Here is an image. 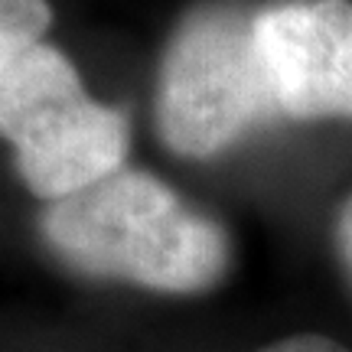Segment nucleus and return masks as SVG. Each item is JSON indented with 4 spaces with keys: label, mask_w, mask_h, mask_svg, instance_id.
Listing matches in <instances>:
<instances>
[{
    "label": "nucleus",
    "mask_w": 352,
    "mask_h": 352,
    "mask_svg": "<svg viewBox=\"0 0 352 352\" xmlns=\"http://www.w3.org/2000/svg\"><path fill=\"white\" fill-rule=\"evenodd\" d=\"M43 235L82 274L121 277L166 294L215 287L232 264L226 228L140 170H118L52 202L43 212Z\"/></svg>",
    "instance_id": "1"
},
{
    "label": "nucleus",
    "mask_w": 352,
    "mask_h": 352,
    "mask_svg": "<svg viewBox=\"0 0 352 352\" xmlns=\"http://www.w3.org/2000/svg\"><path fill=\"white\" fill-rule=\"evenodd\" d=\"M277 111L254 33L239 3H206L176 26L157 78V131L179 157H215Z\"/></svg>",
    "instance_id": "2"
},
{
    "label": "nucleus",
    "mask_w": 352,
    "mask_h": 352,
    "mask_svg": "<svg viewBox=\"0 0 352 352\" xmlns=\"http://www.w3.org/2000/svg\"><path fill=\"white\" fill-rule=\"evenodd\" d=\"M0 138L39 199H69L121 170L127 118L82 88L63 50L39 43L0 76Z\"/></svg>",
    "instance_id": "3"
},
{
    "label": "nucleus",
    "mask_w": 352,
    "mask_h": 352,
    "mask_svg": "<svg viewBox=\"0 0 352 352\" xmlns=\"http://www.w3.org/2000/svg\"><path fill=\"white\" fill-rule=\"evenodd\" d=\"M254 33L277 111L352 121V0H274Z\"/></svg>",
    "instance_id": "4"
},
{
    "label": "nucleus",
    "mask_w": 352,
    "mask_h": 352,
    "mask_svg": "<svg viewBox=\"0 0 352 352\" xmlns=\"http://www.w3.org/2000/svg\"><path fill=\"white\" fill-rule=\"evenodd\" d=\"M50 23L52 10L46 0H0V76L23 52L39 46Z\"/></svg>",
    "instance_id": "5"
},
{
    "label": "nucleus",
    "mask_w": 352,
    "mask_h": 352,
    "mask_svg": "<svg viewBox=\"0 0 352 352\" xmlns=\"http://www.w3.org/2000/svg\"><path fill=\"white\" fill-rule=\"evenodd\" d=\"M261 352H352L342 342L329 340V336H316V333H303V336H287L277 340L271 346H264Z\"/></svg>",
    "instance_id": "6"
},
{
    "label": "nucleus",
    "mask_w": 352,
    "mask_h": 352,
    "mask_svg": "<svg viewBox=\"0 0 352 352\" xmlns=\"http://www.w3.org/2000/svg\"><path fill=\"white\" fill-rule=\"evenodd\" d=\"M336 252H340L346 274L352 277V196H346L336 209Z\"/></svg>",
    "instance_id": "7"
}]
</instances>
